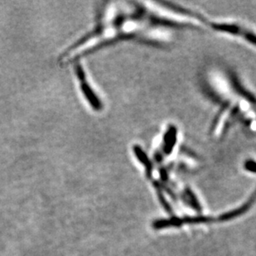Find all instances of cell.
<instances>
[{
  "label": "cell",
  "mask_w": 256,
  "mask_h": 256,
  "mask_svg": "<svg viewBox=\"0 0 256 256\" xmlns=\"http://www.w3.org/2000/svg\"><path fill=\"white\" fill-rule=\"evenodd\" d=\"M74 73L78 80L79 89L86 100L87 104L94 112H102L104 109V104L102 102L99 94L94 90L92 82H90L86 72L83 68L82 65L79 62L75 63L74 66Z\"/></svg>",
  "instance_id": "obj_1"
},
{
  "label": "cell",
  "mask_w": 256,
  "mask_h": 256,
  "mask_svg": "<svg viewBox=\"0 0 256 256\" xmlns=\"http://www.w3.org/2000/svg\"><path fill=\"white\" fill-rule=\"evenodd\" d=\"M208 24L213 31L237 36L243 39V41L246 42L247 44L256 46V32L238 22H210Z\"/></svg>",
  "instance_id": "obj_2"
},
{
  "label": "cell",
  "mask_w": 256,
  "mask_h": 256,
  "mask_svg": "<svg viewBox=\"0 0 256 256\" xmlns=\"http://www.w3.org/2000/svg\"><path fill=\"white\" fill-rule=\"evenodd\" d=\"M178 136V132L176 126L174 124L168 126L162 136L160 148H158L155 154L161 156L162 160L164 156H170L172 154L176 147Z\"/></svg>",
  "instance_id": "obj_3"
},
{
  "label": "cell",
  "mask_w": 256,
  "mask_h": 256,
  "mask_svg": "<svg viewBox=\"0 0 256 256\" xmlns=\"http://www.w3.org/2000/svg\"><path fill=\"white\" fill-rule=\"evenodd\" d=\"M256 190L254 191V194H252V198H250L249 200H247L246 202L243 204L242 206H240L239 208H236V209H234L232 212H229L220 215L219 218H218V220H220V222H228V220H232V219H234V218H238V216H240L243 215V214H244V213L250 209L252 205L256 202Z\"/></svg>",
  "instance_id": "obj_4"
},
{
  "label": "cell",
  "mask_w": 256,
  "mask_h": 256,
  "mask_svg": "<svg viewBox=\"0 0 256 256\" xmlns=\"http://www.w3.org/2000/svg\"><path fill=\"white\" fill-rule=\"evenodd\" d=\"M184 225L182 218H172L170 219H160L152 223V228L155 230L165 229L170 228H180Z\"/></svg>",
  "instance_id": "obj_5"
},
{
  "label": "cell",
  "mask_w": 256,
  "mask_h": 256,
  "mask_svg": "<svg viewBox=\"0 0 256 256\" xmlns=\"http://www.w3.org/2000/svg\"><path fill=\"white\" fill-rule=\"evenodd\" d=\"M184 194L186 202L188 203L189 205L191 206L194 210H196L198 212H202V206H200L198 199L196 198V195L192 192V190L189 188H186L184 189Z\"/></svg>",
  "instance_id": "obj_6"
},
{
  "label": "cell",
  "mask_w": 256,
  "mask_h": 256,
  "mask_svg": "<svg viewBox=\"0 0 256 256\" xmlns=\"http://www.w3.org/2000/svg\"><path fill=\"white\" fill-rule=\"evenodd\" d=\"M184 224H191V225H196V224H202V223H210L212 222V218L205 216H186V218H182Z\"/></svg>",
  "instance_id": "obj_7"
},
{
  "label": "cell",
  "mask_w": 256,
  "mask_h": 256,
  "mask_svg": "<svg viewBox=\"0 0 256 256\" xmlns=\"http://www.w3.org/2000/svg\"><path fill=\"white\" fill-rule=\"evenodd\" d=\"M244 168L246 171L256 174V161L253 160H246L244 162Z\"/></svg>",
  "instance_id": "obj_8"
}]
</instances>
